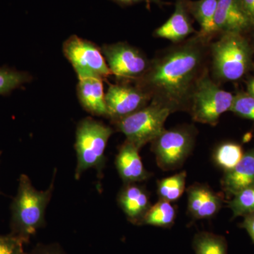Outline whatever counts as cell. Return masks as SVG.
Masks as SVG:
<instances>
[{
	"instance_id": "6da1fadb",
	"label": "cell",
	"mask_w": 254,
	"mask_h": 254,
	"mask_svg": "<svg viewBox=\"0 0 254 254\" xmlns=\"http://www.w3.org/2000/svg\"><path fill=\"white\" fill-rule=\"evenodd\" d=\"M211 42L198 31L173 43L150 60L146 72L133 83L149 95L152 102L171 113H189L195 87L208 70Z\"/></svg>"
},
{
	"instance_id": "7a4b0ae2",
	"label": "cell",
	"mask_w": 254,
	"mask_h": 254,
	"mask_svg": "<svg viewBox=\"0 0 254 254\" xmlns=\"http://www.w3.org/2000/svg\"><path fill=\"white\" fill-rule=\"evenodd\" d=\"M54 176L46 190H38L26 175L20 176L17 194L11 203V233L28 244L39 229L46 226V210L54 190Z\"/></svg>"
},
{
	"instance_id": "3957f363",
	"label": "cell",
	"mask_w": 254,
	"mask_h": 254,
	"mask_svg": "<svg viewBox=\"0 0 254 254\" xmlns=\"http://www.w3.org/2000/svg\"><path fill=\"white\" fill-rule=\"evenodd\" d=\"M210 44L212 71L220 82L236 81L253 66V49L245 34L224 33Z\"/></svg>"
},
{
	"instance_id": "277c9868",
	"label": "cell",
	"mask_w": 254,
	"mask_h": 254,
	"mask_svg": "<svg viewBox=\"0 0 254 254\" xmlns=\"http://www.w3.org/2000/svg\"><path fill=\"white\" fill-rule=\"evenodd\" d=\"M113 133L111 127L93 118L83 119L78 124L75 143L77 155L76 180H79L82 174L89 169H95L98 175L102 173L105 166V149Z\"/></svg>"
},
{
	"instance_id": "5b68a950",
	"label": "cell",
	"mask_w": 254,
	"mask_h": 254,
	"mask_svg": "<svg viewBox=\"0 0 254 254\" xmlns=\"http://www.w3.org/2000/svg\"><path fill=\"white\" fill-rule=\"evenodd\" d=\"M234 97L210 77L208 69L195 87L189 113L196 123L215 126L220 117L231 110Z\"/></svg>"
},
{
	"instance_id": "8992f818",
	"label": "cell",
	"mask_w": 254,
	"mask_h": 254,
	"mask_svg": "<svg viewBox=\"0 0 254 254\" xmlns=\"http://www.w3.org/2000/svg\"><path fill=\"white\" fill-rule=\"evenodd\" d=\"M196 128L193 125H182L164 129L151 142L157 165L163 171L181 168L194 148Z\"/></svg>"
},
{
	"instance_id": "52a82bcc",
	"label": "cell",
	"mask_w": 254,
	"mask_h": 254,
	"mask_svg": "<svg viewBox=\"0 0 254 254\" xmlns=\"http://www.w3.org/2000/svg\"><path fill=\"white\" fill-rule=\"evenodd\" d=\"M171 112L154 102L145 108L113 123L118 131L126 136L140 149L151 143L165 129V123Z\"/></svg>"
},
{
	"instance_id": "ba28073f",
	"label": "cell",
	"mask_w": 254,
	"mask_h": 254,
	"mask_svg": "<svg viewBox=\"0 0 254 254\" xmlns=\"http://www.w3.org/2000/svg\"><path fill=\"white\" fill-rule=\"evenodd\" d=\"M63 53L72 64L78 80L97 78L107 81L112 76L101 48L95 43L76 35L63 43Z\"/></svg>"
},
{
	"instance_id": "9c48e42d",
	"label": "cell",
	"mask_w": 254,
	"mask_h": 254,
	"mask_svg": "<svg viewBox=\"0 0 254 254\" xmlns=\"http://www.w3.org/2000/svg\"><path fill=\"white\" fill-rule=\"evenodd\" d=\"M112 74L119 83H134L146 72L150 60L139 49L125 42L101 48Z\"/></svg>"
},
{
	"instance_id": "30bf717a",
	"label": "cell",
	"mask_w": 254,
	"mask_h": 254,
	"mask_svg": "<svg viewBox=\"0 0 254 254\" xmlns=\"http://www.w3.org/2000/svg\"><path fill=\"white\" fill-rule=\"evenodd\" d=\"M131 83L110 84L105 93L108 119L112 123L136 113L151 101L149 95Z\"/></svg>"
},
{
	"instance_id": "8fae6325",
	"label": "cell",
	"mask_w": 254,
	"mask_h": 254,
	"mask_svg": "<svg viewBox=\"0 0 254 254\" xmlns=\"http://www.w3.org/2000/svg\"><path fill=\"white\" fill-rule=\"evenodd\" d=\"M187 1L188 0L175 1L173 14L163 25L155 30L153 36L177 43L185 41L197 33L193 26Z\"/></svg>"
},
{
	"instance_id": "7c38bea8",
	"label": "cell",
	"mask_w": 254,
	"mask_h": 254,
	"mask_svg": "<svg viewBox=\"0 0 254 254\" xmlns=\"http://www.w3.org/2000/svg\"><path fill=\"white\" fill-rule=\"evenodd\" d=\"M118 202L128 221L136 225H142L152 205L148 190L138 183L125 184L119 192Z\"/></svg>"
},
{
	"instance_id": "4fadbf2b",
	"label": "cell",
	"mask_w": 254,
	"mask_h": 254,
	"mask_svg": "<svg viewBox=\"0 0 254 254\" xmlns=\"http://www.w3.org/2000/svg\"><path fill=\"white\" fill-rule=\"evenodd\" d=\"M214 22L218 36L230 32L245 34L254 29L240 0H218Z\"/></svg>"
},
{
	"instance_id": "5bb4252c",
	"label": "cell",
	"mask_w": 254,
	"mask_h": 254,
	"mask_svg": "<svg viewBox=\"0 0 254 254\" xmlns=\"http://www.w3.org/2000/svg\"><path fill=\"white\" fill-rule=\"evenodd\" d=\"M187 208L195 220L211 218L220 211L223 204L222 197L208 186L195 184L187 190Z\"/></svg>"
},
{
	"instance_id": "9a60e30c",
	"label": "cell",
	"mask_w": 254,
	"mask_h": 254,
	"mask_svg": "<svg viewBox=\"0 0 254 254\" xmlns=\"http://www.w3.org/2000/svg\"><path fill=\"white\" fill-rule=\"evenodd\" d=\"M139 150L136 145L127 140L119 148L115 166L125 184L138 183L151 176L143 166Z\"/></svg>"
},
{
	"instance_id": "2e32d148",
	"label": "cell",
	"mask_w": 254,
	"mask_h": 254,
	"mask_svg": "<svg viewBox=\"0 0 254 254\" xmlns=\"http://www.w3.org/2000/svg\"><path fill=\"white\" fill-rule=\"evenodd\" d=\"M222 187L229 196L245 189L254 188V146L245 153L235 168L224 174Z\"/></svg>"
},
{
	"instance_id": "e0dca14e",
	"label": "cell",
	"mask_w": 254,
	"mask_h": 254,
	"mask_svg": "<svg viewBox=\"0 0 254 254\" xmlns=\"http://www.w3.org/2000/svg\"><path fill=\"white\" fill-rule=\"evenodd\" d=\"M77 95L80 104L86 112L94 116L108 119L103 80L97 78L79 79Z\"/></svg>"
},
{
	"instance_id": "ac0fdd59",
	"label": "cell",
	"mask_w": 254,
	"mask_h": 254,
	"mask_svg": "<svg viewBox=\"0 0 254 254\" xmlns=\"http://www.w3.org/2000/svg\"><path fill=\"white\" fill-rule=\"evenodd\" d=\"M218 1V0L187 1V6L190 16L199 24L198 33L211 41L218 36L214 22Z\"/></svg>"
},
{
	"instance_id": "d6986e66",
	"label": "cell",
	"mask_w": 254,
	"mask_h": 254,
	"mask_svg": "<svg viewBox=\"0 0 254 254\" xmlns=\"http://www.w3.org/2000/svg\"><path fill=\"white\" fill-rule=\"evenodd\" d=\"M177 217V209L172 203L159 199L152 205L143 219L142 225L170 228L175 224Z\"/></svg>"
},
{
	"instance_id": "ffe728a7",
	"label": "cell",
	"mask_w": 254,
	"mask_h": 254,
	"mask_svg": "<svg viewBox=\"0 0 254 254\" xmlns=\"http://www.w3.org/2000/svg\"><path fill=\"white\" fill-rule=\"evenodd\" d=\"M244 154L242 145L235 142L226 141L215 148L213 158L215 165L226 173L238 165Z\"/></svg>"
},
{
	"instance_id": "44dd1931",
	"label": "cell",
	"mask_w": 254,
	"mask_h": 254,
	"mask_svg": "<svg viewBox=\"0 0 254 254\" xmlns=\"http://www.w3.org/2000/svg\"><path fill=\"white\" fill-rule=\"evenodd\" d=\"M192 247L195 254H228L225 237L212 232L197 233L193 237Z\"/></svg>"
},
{
	"instance_id": "7402d4cb",
	"label": "cell",
	"mask_w": 254,
	"mask_h": 254,
	"mask_svg": "<svg viewBox=\"0 0 254 254\" xmlns=\"http://www.w3.org/2000/svg\"><path fill=\"white\" fill-rule=\"evenodd\" d=\"M186 172H180L158 182L157 192L160 200L173 202L180 199L186 190Z\"/></svg>"
},
{
	"instance_id": "603a6c76",
	"label": "cell",
	"mask_w": 254,
	"mask_h": 254,
	"mask_svg": "<svg viewBox=\"0 0 254 254\" xmlns=\"http://www.w3.org/2000/svg\"><path fill=\"white\" fill-rule=\"evenodd\" d=\"M32 80V76L25 71L2 66L0 67V95H8L16 88Z\"/></svg>"
},
{
	"instance_id": "cb8c5ba5",
	"label": "cell",
	"mask_w": 254,
	"mask_h": 254,
	"mask_svg": "<svg viewBox=\"0 0 254 254\" xmlns=\"http://www.w3.org/2000/svg\"><path fill=\"white\" fill-rule=\"evenodd\" d=\"M228 206L234 218L254 213V188L245 189L234 195Z\"/></svg>"
},
{
	"instance_id": "d4e9b609",
	"label": "cell",
	"mask_w": 254,
	"mask_h": 254,
	"mask_svg": "<svg viewBox=\"0 0 254 254\" xmlns=\"http://www.w3.org/2000/svg\"><path fill=\"white\" fill-rule=\"evenodd\" d=\"M230 112L240 118L254 122V97L247 92L237 93Z\"/></svg>"
},
{
	"instance_id": "484cf974",
	"label": "cell",
	"mask_w": 254,
	"mask_h": 254,
	"mask_svg": "<svg viewBox=\"0 0 254 254\" xmlns=\"http://www.w3.org/2000/svg\"><path fill=\"white\" fill-rule=\"evenodd\" d=\"M23 245L24 242L21 239L11 234L0 235V254H26Z\"/></svg>"
},
{
	"instance_id": "4316f807",
	"label": "cell",
	"mask_w": 254,
	"mask_h": 254,
	"mask_svg": "<svg viewBox=\"0 0 254 254\" xmlns=\"http://www.w3.org/2000/svg\"><path fill=\"white\" fill-rule=\"evenodd\" d=\"M26 254H66L62 247L58 244H38L29 252Z\"/></svg>"
},
{
	"instance_id": "83f0119b",
	"label": "cell",
	"mask_w": 254,
	"mask_h": 254,
	"mask_svg": "<svg viewBox=\"0 0 254 254\" xmlns=\"http://www.w3.org/2000/svg\"><path fill=\"white\" fill-rule=\"evenodd\" d=\"M110 1L116 3L117 4L123 6V7L131 6V5L141 2L146 3L148 5L151 4H155L160 8H163L164 6L171 4V3L164 1V0H110Z\"/></svg>"
},
{
	"instance_id": "f1b7e54d",
	"label": "cell",
	"mask_w": 254,
	"mask_h": 254,
	"mask_svg": "<svg viewBox=\"0 0 254 254\" xmlns=\"http://www.w3.org/2000/svg\"><path fill=\"white\" fill-rule=\"evenodd\" d=\"M241 227L247 232L254 243V213L244 217Z\"/></svg>"
},
{
	"instance_id": "f546056e",
	"label": "cell",
	"mask_w": 254,
	"mask_h": 254,
	"mask_svg": "<svg viewBox=\"0 0 254 254\" xmlns=\"http://www.w3.org/2000/svg\"><path fill=\"white\" fill-rule=\"evenodd\" d=\"M240 1L254 28V0H240Z\"/></svg>"
},
{
	"instance_id": "4dcf8cb0",
	"label": "cell",
	"mask_w": 254,
	"mask_h": 254,
	"mask_svg": "<svg viewBox=\"0 0 254 254\" xmlns=\"http://www.w3.org/2000/svg\"><path fill=\"white\" fill-rule=\"evenodd\" d=\"M247 92L254 97V78H250L247 83Z\"/></svg>"
},
{
	"instance_id": "1f68e13d",
	"label": "cell",
	"mask_w": 254,
	"mask_h": 254,
	"mask_svg": "<svg viewBox=\"0 0 254 254\" xmlns=\"http://www.w3.org/2000/svg\"><path fill=\"white\" fill-rule=\"evenodd\" d=\"M253 67H254V64H253Z\"/></svg>"
},
{
	"instance_id": "d6a6232c",
	"label": "cell",
	"mask_w": 254,
	"mask_h": 254,
	"mask_svg": "<svg viewBox=\"0 0 254 254\" xmlns=\"http://www.w3.org/2000/svg\"></svg>"
}]
</instances>
